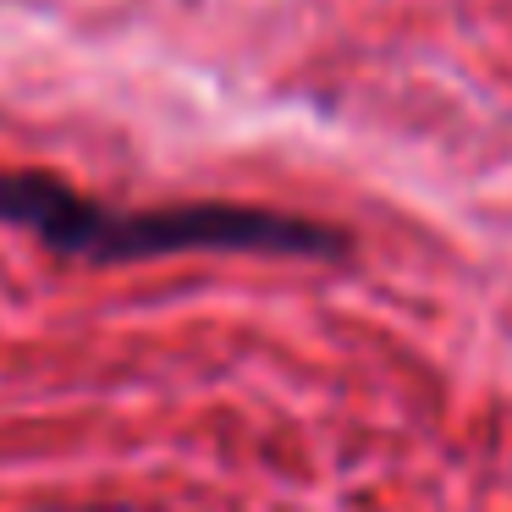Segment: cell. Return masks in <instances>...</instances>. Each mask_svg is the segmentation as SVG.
Segmentation results:
<instances>
[{"label":"cell","mask_w":512,"mask_h":512,"mask_svg":"<svg viewBox=\"0 0 512 512\" xmlns=\"http://www.w3.org/2000/svg\"><path fill=\"white\" fill-rule=\"evenodd\" d=\"M0 226L34 232L45 248L83 265H138L166 254H270V259H347L353 237L270 204L182 199L116 210L45 171H0Z\"/></svg>","instance_id":"cell-1"}]
</instances>
